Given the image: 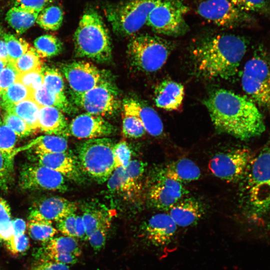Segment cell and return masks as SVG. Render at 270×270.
<instances>
[{"mask_svg": "<svg viewBox=\"0 0 270 270\" xmlns=\"http://www.w3.org/2000/svg\"><path fill=\"white\" fill-rule=\"evenodd\" d=\"M8 56V62L14 64L30 48V45L24 40L7 32L3 33Z\"/></svg>", "mask_w": 270, "mask_h": 270, "instance_id": "8d00e7d4", "label": "cell"}, {"mask_svg": "<svg viewBox=\"0 0 270 270\" xmlns=\"http://www.w3.org/2000/svg\"><path fill=\"white\" fill-rule=\"evenodd\" d=\"M3 31L0 26V59L3 61L8 62V56L6 42L3 37Z\"/></svg>", "mask_w": 270, "mask_h": 270, "instance_id": "680465c9", "label": "cell"}, {"mask_svg": "<svg viewBox=\"0 0 270 270\" xmlns=\"http://www.w3.org/2000/svg\"><path fill=\"white\" fill-rule=\"evenodd\" d=\"M40 108V106L30 98L14 104L4 110L19 116L28 124L34 132L39 130L38 119Z\"/></svg>", "mask_w": 270, "mask_h": 270, "instance_id": "4316f807", "label": "cell"}, {"mask_svg": "<svg viewBox=\"0 0 270 270\" xmlns=\"http://www.w3.org/2000/svg\"><path fill=\"white\" fill-rule=\"evenodd\" d=\"M12 226L14 230V236H18L25 234L26 224L22 219L18 218L12 220Z\"/></svg>", "mask_w": 270, "mask_h": 270, "instance_id": "9f6ffc18", "label": "cell"}, {"mask_svg": "<svg viewBox=\"0 0 270 270\" xmlns=\"http://www.w3.org/2000/svg\"><path fill=\"white\" fill-rule=\"evenodd\" d=\"M125 168L120 167L116 168L108 179L106 186L112 193H120L123 184Z\"/></svg>", "mask_w": 270, "mask_h": 270, "instance_id": "f907efd6", "label": "cell"}, {"mask_svg": "<svg viewBox=\"0 0 270 270\" xmlns=\"http://www.w3.org/2000/svg\"><path fill=\"white\" fill-rule=\"evenodd\" d=\"M76 215L72 214L56 222V229L64 236L76 238Z\"/></svg>", "mask_w": 270, "mask_h": 270, "instance_id": "681fc988", "label": "cell"}, {"mask_svg": "<svg viewBox=\"0 0 270 270\" xmlns=\"http://www.w3.org/2000/svg\"><path fill=\"white\" fill-rule=\"evenodd\" d=\"M72 96L74 103L86 112L102 117L116 114L120 105L118 90L108 77L91 90Z\"/></svg>", "mask_w": 270, "mask_h": 270, "instance_id": "30bf717a", "label": "cell"}, {"mask_svg": "<svg viewBox=\"0 0 270 270\" xmlns=\"http://www.w3.org/2000/svg\"><path fill=\"white\" fill-rule=\"evenodd\" d=\"M186 192L182 183L160 174L156 182L149 190L148 198L154 208L168 210Z\"/></svg>", "mask_w": 270, "mask_h": 270, "instance_id": "e0dca14e", "label": "cell"}, {"mask_svg": "<svg viewBox=\"0 0 270 270\" xmlns=\"http://www.w3.org/2000/svg\"><path fill=\"white\" fill-rule=\"evenodd\" d=\"M115 130L114 126L102 116L87 112L78 115L68 124L69 134L80 139L104 138Z\"/></svg>", "mask_w": 270, "mask_h": 270, "instance_id": "2e32d148", "label": "cell"}, {"mask_svg": "<svg viewBox=\"0 0 270 270\" xmlns=\"http://www.w3.org/2000/svg\"><path fill=\"white\" fill-rule=\"evenodd\" d=\"M52 0H16L14 6L40 13Z\"/></svg>", "mask_w": 270, "mask_h": 270, "instance_id": "816d5d0a", "label": "cell"}, {"mask_svg": "<svg viewBox=\"0 0 270 270\" xmlns=\"http://www.w3.org/2000/svg\"><path fill=\"white\" fill-rule=\"evenodd\" d=\"M2 122L18 137H26L34 132L23 120L12 112H6L2 116Z\"/></svg>", "mask_w": 270, "mask_h": 270, "instance_id": "60d3db41", "label": "cell"}, {"mask_svg": "<svg viewBox=\"0 0 270 270\" xmlns=\"http://www.w3.org/2000/svg\"><path fill=\"white\" fill-rule=\"evenodd\" d=\"M16 81L22 84L34 92L43 85L42 70L18 74Z\"/></svg>", "mask_w": 270, "mask_h": 270, "instance_id": "f6af8a7d", "label": "cell"}, {"mask_svg": "<svg viewBox=\"0 0 270 270\" xmlns=\"http://www.w3.org/2000/svg\"><path fill=\"white\" fill-rule=\"evenodd\" d=\"M44 251L46 256L68 253L78 257L82 254V249L76 238L65 236L51 238L48 242Z\"/></svg>", "mask_w": 270, "mask_h": 270, "instance_id": "83f0119b", "label": "cell"}, {"mask_svg": "<svg viewBox=\"0 0 270 270\" xmlns=\"http://www.w3.org/2000/svg\"><path fill=\"white\" fill-rule=\"evenodd\" d=\"M62 112L54 107H41L38 119L39 130L48 134L68 136V124Z\"/></svg>", "mask_w": 270, "mask_h": 270, "instance_id": "603a6c76", "label": "cell"}, {"mask_svg": "<svg viewBox=\"0 0 270 270\" xmlns=\"http://www.w3.org/2000/svg\"><path fill=\"white\" fill-rule=\"evenodd\" d=\"M2 123H3L2 120V119L0 118V127L2 126Z\"/></svg>", "mask_w": 270, "mask_h": 270, "instance_id": "6125c7cd", "label": "cell"}, {"mask_svg": "<svg viewBox=\"0 0 270 270\" xmlns=\"http://www.w3.org/2000/svg\"><path fill=\"white\" fill-rule=\"evenodd\" d=\"M123 114L134 116L143 124L146 132L154 136H160L164 126L157 112L144 102L128 98L123 102Z\"/></svg>", "mask_w": 270, "mask_h": 270, "instance_id": "ac0fdd59", "label": "cell"}, {"mask_svg": "<svg viewBox=\"0 0 270 270\" xmlns=\"http://www.w3.org/2000/svg\"><path fill=\"white\" fill-rule=\"evenodd\" d=\"M146 165L142 161L131 160L125 169L124 178L120 193L131 196L136 190L138 182L144 171Z\"/></svg>", "mask_w": 270, "mask_h": 270, "instance_id": "f1b7e54d", "label": "cell"}, {"mask_svg": "<svg viewBox=\"0 0 270 270\" xmlns=\"http://www.w3.org/2000/svg\"><path fill=\"white\" fill-rule=\"evenodd\" d=\"M166 178L181 183L196 180L200 176V170L192 160L183 158L168 164L161 173Z\"/></svg>", "mask_w": 270, "mask_h": 270, "instance_id": "cb8c5ba5", "label": "cell"}, {"mask_svg": "<svg viewBox=\"0 0 270 270\" xmlns=\"http://www.w3.org/2000/svg\"><path fill=\"white\" fill-rule=\"evenodd\" d=\"M172 45L158 36L142 34L132 38L128 46V55L131 65L137 70L152 72L166 63Z\"/></svg>", "mask_w": 270, "mask_h": 270, "instance_id": "8992f818", "label": "cell"}, {"mask_svg": "<svg viewBox=\"0 0 270 270\" xmlns=\"http://www.w3.org/2000/svg\"><path fill=\"white\" fill-rule=\"evenodd\" d=\"M32 151L42 153H60L66 152L68 144L64 136L46 134L36 138Z\"/></svg>", "mask_w": 270, "mask_h": 270, "instance_id": "f546056e", "label": "cell"}, {"mask_svg": "<svg viewBox=\"0 0 270 270\" xmlns=\"http://www.w3.org/2000/svg\"><path fill=\"white\" fill-rule=\"evenodd\" d=\"M242 85L253 102L270 112V62L260 50L246 63Z\"/></svg>", "mask_w": 270, "mask_h": 270, "instance_id": "ba28073f", "label": "cell"}, {"mask_svg": "<svg viewBox=\"0 0 270 270\" xmlns=\"http://www.w3.org/2000/svg\"><path fill=\"white\" fill-rule=\"evenodd\" d=\"M114 144L106 137L90 139L78 149L81 170L99 183L107 181L115 170L113 148Z\"/></svg>", "mask_w": 270, "mask_h": 270, "instance_id": "5b68a950", "label": "cell"}, {"mask_svg": "<svg viewBox=\"0 0 270 270\" xmlns=\"http://www.w3.org/2000/svg\"><path fill=\"white\" fill-rule=\"evenodd\" d=\"M33 92L16 81L10 86L0 96L4 110L22 100L32 98Z\"/></svg>", "mask_w": 270, "mask_h": 270, "instance_id": "d6a6232c", "label": "cell"}, {"mask_svg": "<svg viewBox=\"0 0 270 270\" xmlns=\"http://www.w3.org/2000/svg\"><path fill=\"white\" fill-rule=\"evenodd\" d=\"M34 50L40 58H50L60 54L62 50V44L56 36L44 34L34 42Z\"/></svg>", "mask_w": 270, "mask_h": 270, "instance_id": "4dcf8cb0", "label": "cell"}, {"mask_svg": "<svg viewBox=\"0 0 270 270\" xmlns=\"http://www.w3.org/2000/svg\"><path fill=\"white\" fill-rule=\"evenodd\" d=\"M177 226L168 214L159 213L152 216L146 223L144 232L152 245L164 246L171 242Z\"/></svg>", "mask_w": 270, "mask_h": 270, "instance_id": "d6986e66", "label": "cell"}, {"mask_svg": "<svg viewBox=\"0 0 270 270\" xmlns=\"http://www.w3.org/2000/svg\"><path fill=\"white\" fill-rule=\"evenodd\" d=\"M247 46L244 38L232 34L204 38L192 50L194 71L207 79H232L238 72Z\"/></svg>", "mask_w": 270, "mask_h": 270, "instance_id": "7a4b0ae2", "label": "cell"}, {"mask_svg": "<svg viewBox=\"0 0 270 270\" xmlns=\"http://www.w3.org/2000/svg\"><path fill=\"white\" fill-rule=\"evenodd\" d=\"M43 85L49 91L54 94L66 96L64 83L62 73L56 68H42Z\"/></svg>", "mask_w": 270, "mask_h": 270, "instance_id": "f35d334b", "label": "cell"}, {"mask_svg": "<svg viewBox=\"0 0 270 270\" xmlns=\"http://www.w3.org/2000/svg\"><path fill=\"white\" fill-rule=\"evenodd\" d=\"M77 56L99 62L110 61L112 48L108 30L100 15L92 10L82 16L74 36Z\"/></svg>", "mask_w": 270, "mask_h": 270, "instance_id": "277c9868", "label": "cell"}, {"mask_svg": "<svg viewBox=\"0 0 270 270\" xmlns=\"http://www.w3.org/2000/svg\"><path fill=\"white\" fill-rule=\"evenodd\" d=\"M197 12L202 18L224 28L249 26L256 22L254 16L235 6L230 0H204Z\"/></svg>", "mask_w": 270, "mask_h": 270, "instance_id": "8fae6325", "label": "cell"}, {"mask_svg": "<svg viewBox=\"0 0 270 270\" xmlns=\"http://www.w3.org/2000/svg\"><path fill=\"white\" fill-rule=\"evenodd\" d=\"M184 94V86L182 84L164 80L155 88L154 103L158 107L167 110H176L181 106Z\"/></svg>", "mask_w": 270, "mask_h": 270, "instance_id": "44dd1931", "label": "cell"}, {"mask_svg": "<svg viewBox=\"0 0 270 270\" xmlns=\"http://www.w3.org/2000/svg\"><path fill=\"white\" fill-rule=\"evenodd\" d=\"M252 159L248 148H236L216 154L209 161L208 167L216 177L235 182L244 178Z\"/></svg>", "mask_w": 270, "mask_h": 270, "instance_id": "7c38bea8", "label": "cell"}, {"mask_svg": "<svg viewBox=\"0 0 270 270\" xmlns=\"http://www.w3.org/2000/svg\"><path fill=\"white\" fill-rule=\"evenodd\" d=\"M240 10L249 14L270 17V0H230Z\"/></svg>", "mask_w": 270, "mask_h": 270, "instance_id": "ab89813d", "label": "cell"}, {"mask_svg": "<svg viewBox=\"0 0 270 270\" xmlns=\"http://www.w3.org/2000/svg\"><path fill=\"white\" fill-rule=\"evenodd\" d=\"M28 229L30 236L35 240L48 242L58 232L52 224L28 220Z\"/></svg>", "mask_w": 270, "mask_h": 270, "instance_id": "74e56055", "label": "cell"}, {"mask_svg": "<svg viewBox=\"0 0 270 270\" xmlns=\"http://www.w3.org/2000/svg\"><path fill=\"white\" fill-rule=\"evenodd\" d=\"M39 13L13 6L6 12V20L18 34L26 32L36 22Z\"/></svg>", "mask_w": 270, "mask_h": 270, "instance_id": "d4e9b609", "label": "cell"}, {"mask_svg": "<svg viewBox=\"0 0 270 270\" xmlns=\"http://www.w3.org/2000/svg\"><path fill=\"white\" fill-rule=\"evenodd\" d=\"M14 238L10 208L8 202L0 196V242L8 248L12 244Z\"/></svg>", "mask_w": 270, "mask_h": 270, "instance_id": "1f68e13d", "label": "cell"}, {"mask_svg": "<svg viewBox=\"0 0 270 270\" xmlns=\"http://www.w3.org/2000/svg\"><path fill=\"white\" fill-rule=\"evenodd\" d=\"M19 74L42 70V62L33 48L19 58L14 64Z\"/></svg>", "mask_w": 270, "mask_h": 270, "instance_id": "d590c367", "label": "cell"}, {"mask_svg": "<svg viewBox=\"0 0 270 270\" xmlns=\"http://www.w3.org/2000/svg\"><path fill=\"white\" fill-rule=\"evenodd\" d=\"M18 136L10 128L2 123L0 127V150L6 156H12Z\"/></svg>", "mask_w": 270, "mask_h": 270, "instance_id": "7bdbcfd3", "label": "cell"}, {"mask_svg": "<svg viewBox=\"0 0 270 270\" xmlns=\"http://www.w3.org/2000/svg\"><path fill=\"white\" fill-rule=\"evenodd\" d=\"M44 270H70L68 265L43 258L38 262Z\"/></svg>", "mask_w": 270, "mask_h": 270, "instance_id": "11a10c76", "label": "cell"}, {"mask_svg": "<svg viewBox=\"0 0 270 270\" xmlns=\"http://www.w3.org/2000/svg\"><path fill=\"white\" fill-rule=\"evenodd\" d=\"M162 0H128L108 8L106 17L116 34L131 36L146 22L151 11Z\"/></svg>", "mask_w": 270, "mask_h": 270, "instance_id": "52a82bcc", "label": "cell"}, {"mask_svg": "<svg viewBox=\"0 0 270 270\" xmlns=\"http://www.w3.org/2000/svg\"><path fill=\"white\" fill-rule=\"evenodd\" d=\"M188 11L189 8L180 0H162L151 11L146 24L155 32L180 36L188 31L184 16Z\"/></svg>", "mask_w": 270, "mask_h": 270, "instance_id": "9c48e42d", "label": "cell"}, {"mask_svg": "<svg viewBox=\"0 0 270 270\" xmlns=\"http://www.w3.org/2000/svg\"><path fill=\"white\" fill-rule=\"evenodd\" d=\"M246 212L252 223L263 225L270 220V138L252 159L243 178Z\"/></svg>", "mask_w": 270, "mask_h": 270, "instance_id": "3957f363", "label": "cell"}, {"mask_svg": "<svg viewBox=\"0 0 270 270\" xmlns=\"http://www.w3.org/2000/svg\"><path fill=\"white\" fill-rule=\"evenodd\" d=\"M86 231V240L88 236L101 226L110 223L108 216L102 210L86 208L82 216Z\"/></svg>", "mask_w": 270, "mask_h": 270, "instance_id": "e575fe53", "label": "cell"}, {"mask_svg": "<svg viewBox=\"0 0 270 270\" xmlns=\"http://www.w3.org/2000/svg\"><path fill=\"white\" fill-rule=\"evenodd\" d=\"M203 103L219 132L247 140L265 130L262 114L255 103L246 96L220 88L210 94Z\"/></svg>", "mask_w": 270, "mask_h": 270, "instance_id": "6da1fadb", "label": "cell"}, {"mask_svg": "<svg viewBox=\"0 0 270 270\" xmlns=\"http://www.w3.org/2000/svg\"><path fill=\"white\" fill-rule=\"evenodd\" d=\"M19 184L24 190L64 191L66 190L63 175L35 163L28 164L22 168L20 174Z\"/></svg>", "mask_w": 270, "mask_h": 270, "instance_id": "5bb4252c", "label": "cell"}, {"mask_svg": "<svg viewBox=\"0 0 270 270\" xmlns=\"http://www.w3.org/2000/svg\"><path fill=\"white\" fill-rule=\"evenodd\" d=\"M30 158L34 163L55 170L64 176L75 178L78 176L76 162L66 152L42 153L32 150Z\"/></svg>", "mask_w": 270, "mask_h": 270, "instance_id": "ffe728a7", "label": "cell"}, {"mask_svg": "<svg viewBox=\"0 0 270 270\" xmlns=\"http://www.w3.org/2000/svg\"><path fill=\"white\" fill-rule=\"evenodd\" d=\"M12 156L4 154L0 150V186L5 188L8 184L13 172Z\"/></svg>", "mask_w": 270, "mask_h": 270, "instance_id": "bcb514c9", "label": "cell"}, {"mask_svg": "<svg viewBox=\"0 0 270 270\" xmlns=\"http://www.w3.org/2000/svg\"><path fill=\"white\" fill-rule=\"evenodd\" d=\"M60 70L72 90V94L84 93L108 78L104 71L84 60L63 64Z\"/></svg>", "mask_w": 270, "mask_h": 270, "instance_id": "4fadbf2b", "label": "cell"}, {"mask_svg": "<svg viewBox=\"0 0 270 270\" xmlns=\"http://www.w3.org/2000/svg\"><path fill=\"white\" fill-rule=\"evenodd\" d=\"M76 238L86 240V228L82 216H76Z\"/></svg>", "mask_w": 270, "mask_h": 270, "instance_id": "6f0895ef", "label": "cell"}, {"mask_svg": "<svg viewBox=\"0 0 270 270\" xmlns=\"http://www.w3.org/2000/svg\"><path fill=\"white\" fill-rule=\"evenodd\" d=\"M168 210L176 225L182 227L196 224L204 214L201 204L192 198H182Z\"/></svg>", "mask_w": 270, "mask_h": 270, "instance_id": "7402d4cb", "label": "cell"}, {"mask_svg": "<svg viewBox=\"0 0 270 270\" xmlns=\"http://www.w3.org/2000/svg\"><path fill=\"white\" fill-rule=\"evenodd\" d=\"M32 98L41 107L52 106L67 114H70L74 110L66 96L52 92L44 85L33 92Z\"/></svg>", "mask_w": 270, "mask_h": 270, "instance_id": "484cf974", "label": "cell"}, {"mask_svg": "<svg viewBox=\"0 0 270 270\" xmlns=\"http://www.w3.org/2000/svg\"><path fill=\"white\" fill-rule=\"evenodd\" d=\"M29 246L28 237L24 234L20 236H14L13 243L10 250L12 254H18L26 252Z\"/></svg>", "mask_w": 270, "mask_h": 270, "instance_id": "f5cc1de1", "label": "cell"}, {"mask_svg": "<svg viewBox=\"0 0 270 270\" xmlns=\"http://www.w3.org/2000/svg\"><path fill=\"white\" fill-rule=\"evenodd\" d=\"M18 74L14 64L8 62L0 72V96L10 86L16 82Z\"/></svg>", "mask_w": 270, "mask_h": 270, "instance_id": "7dc6e473", "label": "cell"}, {"mask_svg": "<svg viewBox=\"0 0 270 270\" xmlns=\"http://www.w3.org/2000/svg\"><path fill=\"white\" fill-rule=\"evenodd\" d=\"M115 169L126 168L131 161L132 152L126 142L122 140L114 144L113 148Z\"/></svg>", "mask_w": 270, "mask_h": 270, "instance_id": "ee69618b", "label": "cell"}, {"mask_svg": "<svg viewBox=\"0 0 270 270\" xmlns=\"http://www.w3.org/2000/svg\"><path fill=\"white\" fill-rule=\"evenodd\" d=\"M76 204L64 198L51 196L35 203L31 208L28 220L52 224L75 213Z\"/></svg>", "mask_w": 270, "mask_h": 270, "instance_id": "9a60e30c", "label": "cell"}, {"mask_svg": "<svg viewBox=\"0 0 270 270\" xmlns=\"http://www.w3.org/2000/svg\"><path fill=\"white\" fill-rule=\"evenodd\" d=\"M122 132L125 137L138 138L144 136L146 131L143 124L138 118L123 114Z\"/></svg>", "mask_w": 270, "mask_h": 270, "instance_id": "b9f144b4", "label": "cell"}, {"mask_svg": "<svg viewBox=\"0 0 270 270\" xmlns=\"http://www.w3.org/2000/svg\"><path fill=\"white\" fill-rule=\"evenodd\" d=\"M63 20V12L58 6L46 7L38 14L36 22L42 28L48 30H58Z\"/></svg>", "mask_w": 270, "mask_h": 270, "instance_id": "836d02e7", "label": "cell"}, {"mask_svg": "<svg viewBox=\"0 0 270 270\" xmlns=\"http://www.w3.org/2000/svg\"><path fill=\"white\" fill-rule=\"evenodd\" d=\"M110 223L105 224L92 232L88 238L91 246L94 250H100L104 246Z\"/></svg>", "mask_w": 270, "mask_h": 270, "instance_id": "c3c4849f", "label": "cell"}, {"mask_svg": "<svg viewBox=\"0 0 270 270\" xmlns=\"http://www.w3.org/2000/svg\"><path fill=\"white\" fill-rule=\"evenodd\" d=\"M48 260L60 262L66 264H76L78 261V256L68 253H58L46 256Z\"/></svg>", "mask_w": 270, "mask_h": 270, "instance_id": "db71d44e", "label": "cell"}, {"mask_svg": "<svg viewBox=\"0 0 270 270\" xmlns=\"http://www.w3.org/2000/svg\"><path fill=\"white\" fill-rule=\"evenodd\" d=\"M7 63V62L3 61L0 59V72L5 68Z\"/></svg>", "mask_w": 270, "mask_h": 270, "instance_id": "91938a15", "label": "cell"}, {"mask_svg": "<svg viewBox=\"0 0 270 270\" xmlns=\"http://www.w3.org/2000/svg\"><path fill=\"white\" fill-rule=\"evenodd\" d=\"M32 270H44V269L38 262L32 268Z\"/></svg>", "mask_w": 270, "mask_h": 270, "instance_id": "94428289", "label": "cell"}]
</instances>
